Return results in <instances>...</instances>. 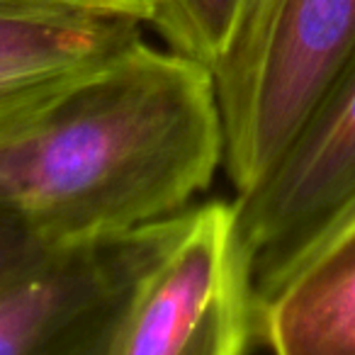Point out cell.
Here are the masks:
<instances>
[{
    "mask_svg": "<svg viewBox=\"0 0 355 355\" xmlns=\"http://www.w3.org/2000/svg\"><path fill=\"white\" fill-rule=\"evenodd\" d=\"M353 227H355V198H350L348 202H345L343 207H340L338 212H336L334 217H331L329 222H326L324 227L319 229V232H316V236L311 239V241L306 243L304 248H302V253L295 258V261H292L290 270L285 272V277L280 280V285H285V282L290 280V277L295 275V272L300 270L304 263H309L314 256H319V253L324 251L326 246H331L336 239H340L345 232H348V229H353ZM280 285L275 287V292L280 290ZM275 292H272V295H275ZM270 297H268V300H270Z\"/></svg>",
    "mask_w": 355,
    "mask_h": 355,
    "instance_id": "obj_11",
    "label": "cell"
},
{
    "mask_svg": "<svg viewBox=\"0 0 355 355\" xmlns=\"http://www.w3.org/2000/svg\"><path fill=\"white\" fill-rule=\"evenodd\" d=\"M144 30L146 25L132 17L78 15L0 44V141L141 40Z\"/></svg>",
    "mask_w": 355,
    "mask_h": 355,
    "instance_id": "obj_6",
    "label": "cell"
},
{
    "mask_svg": "<svg viewBox=\"0 0 355 355\" xmlns=\"http://www.w3.org/2000/svg\"><path fill=\"white\" fill-rule=\"evenodd\" d=\"M46 246L51 243L42 241L20 214L0 207V285L35 261Z\"/></svg>",
    "mask_w": 355,
    "mask_h": 355,
    "instance_id": "obj_10",
    "label": "cell"
},
{
    "mask_svg": "<svg viewBox=\"0 0 355 355\" xmlns=\"http://www.w3.org/2000/svg\"><path fill=\"white\" fill-rule=\"evenodd\" d=\"M163 0H0V10L27 17H69V15H107L132 17L151 25Z\"/></svg>",
    "mask_w": 355,
    "mask_h": 355,
    "instance_id": "obj_9",
    "label": "cell"
},
{
    "mask_svg": "<svg viewBox=\"0 0 355 355\" xmlns=\"http://www.w3.org/2000/svg\"><path fill=\"white\" fill-rule=\"evenodd\" d=\"M258 345L277 355H355V227L263 302Z\"/></svg>",
    "mask_w": 355,
    "mask_h": 355,
    "instance_id": "obj_7",
    "label": "cell"
},
{
    "mask_svg": "<svg viewBox=\"0 0 355 355\" xmlns=\"http://www.w3.org/2000/svg\"><path fill=\"white\" fill-rule=\"evenodd\" d=\"M258 319L236 205H195L137 282L103 355H243L258 345Z\"/></svg>",
    "mask_w": 355,
    "mask_h": 355,
    "instance_id": "obj_3",
    "label": "cell"
},
{
    "mask_svg": "<svg viewBox=\"0 0 355 355\" xmlns=\"http://www.w3.org/2000/svg\"><path fill=\"white\" fill-rule=\"evenodd\" d=\"M185 209L46 246L0 285V355H103L129 295L175 239Z\"/></svg>",
    "mask_w": 355,
    "mask_h": 355,
    "instance_id": "obj_4",
    "label": "cell"
},
{
    "mask_svg": "<svg viewBox=\"0 0 355 355\" xmlns=\"http://www.w3.org/2000/svg\"><path fill=\"white\" fill-rule=\"evenodd\" d=\"M355 49V0H246L212 64L236 195L275 166Z\"/></svg>",
    "mask_w": 355,
    "mask_h": 355,
    "instance_id": "obj_2",
    "label": "cell"
},
{
    "mask_svg": "<svg viewBox=\"0 0 355 355\" xmlns=\"http://www.w3.org/2000/svg\"><path fill=\"white\" fill-rule=\"evenodd\" d=\"M355 198V49L331 78L275 166L236 195L258 304L321 227Z\"/></svg>",
    "mask_w": 355,
    "mask_h": 355,
    "instance_id": "obj_5",
    "label": "cell"
},
{
    "mask_svg": "<svg viewBox=\"0 0 355 355\" xmlns=\"http://www.w3.org/2000/svg\"><path fill=\"white\" fill-rule=\"evenodd\" d=\"M69 17H78V15H69ZM59 20H66V17H27V15H15V12L0 10V44L32 37Z\"/></svg>",
    "mask_w": 355,
    "mask_h": 355,
    "instance_id": "obj_12",
    "label": "cell"
},
{
    "mask_svg": "<svg viewBox=\"0 0 355 355\" xmlns=\"http://www.w3.org/2000/svg\"><path fill=\"white\" fill-rule=\"evenodd\" d=\"M246 0H163L148 27L163 44L212 66L227 49Z\"/></svg>",
    "mask_w": 355,
    "mask_h": 355,
    "instance_id": "obj_8",
    "label": "cell"
},
{
    "mask_svg": "<svg viewBox=\"0 0 355 355\" xmlns=\"http://www.w3.org/2000/svg\"><path fill=\"white\" fill-rule=\"evenodd\" d=\"M222 166L212 66L141 37L0 141V207L78 241L183 212Z\"/></svg>",
    "mask_w": 355,
    "mask_h": 355,
    "instance_id": "obj_1",
    "label": "cell"
}]
</instances>
